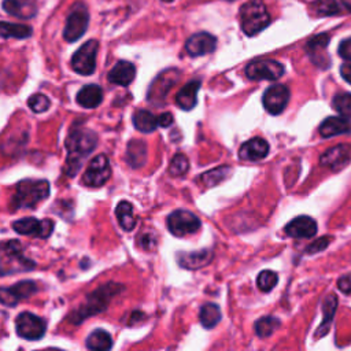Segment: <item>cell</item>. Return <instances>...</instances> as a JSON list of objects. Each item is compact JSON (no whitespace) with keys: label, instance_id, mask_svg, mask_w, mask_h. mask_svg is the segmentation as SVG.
<instances>
[{"label":"cell","instance_id":"cell-1","mask_svg":"<svg viewBox=\"0 0 351 351\" xmlns=\"http://www.w3.org/2000/svg\"><path fill=\"white\" fill-rule=\"evenodd\" d=\"M97 145V134L84 128L81 123H74L70 129L64 147L67 149V159L64 171L69 177H74V174L82 166L84 159L96 148Z\"/></svg>","mask_w":351,"mask_h":351},{"label":"cell","instance_id":"cell-2","mask_svg":"<svg viewBox=\"0 0 351 351\" xmlns=\"http://www.w3.org/2000/svg\"><path fill=\"white\" fill-rule=\"evenodd\" d=\"M122 291H123L122 284L107 282V284L100 285L99 288L92 291L89 295H86L85 300L74 311L70 313L69 321L71 324L78 325L82 321H85L86 318L104 311L107 308L108 303L111 302V299Z\"/></svg>","mask_w":351,"mask_h":351},{"label":"cell","instance_id":"cell-3","mask_svg":"<svg viewBox=\"0 0 351 351\" xmlns=\"http://www.w3.org/2000/svg\"><path fill=\"white\" fill-rule=\"evenodd\" d=\"M48 195H49V182L47 180L26 178L16 184L10 206L12 210L34 208L38 203L47 199Z\"/></svg>","mask_w":351,"mask_h":351},{"label":"cell","instance_id":"cell-4","mask_svg":"<svg viewBox=\"0 0 351 351\" xmlns=\"http://www.w3.org/2000/svg\"><path fill=\"white\" fill-rule=\"evenodd\" d=\"M36 267V262L23 254V247L18 240L0 241V276L29 271Z\"/></svg>","mask_w":351,"mask_h":351},{"label":"cell","instance_id":"cell-5","mask_svg":"<svg viewBox=\"0 0 351 351\" xmlns=\"http://www.w3.org/2000/svg\"><path fill=\"white\" fill-rule=\"evenodd\" d=\"M240 23L247 36H255L270 23V15L261 0H250L240 7Z\"/></svg>","mask_w":351,"mask_h":351},{"label":"cell","instance_id":"cell-6","mask_svg":"<svg viewBox=\"0 0 351 351\" xmlns=\"http://www.w3.org/2000/svg\"><path fill=\"white\" fill-rule=\"evenodd\" d=\"M88 23H89V12L86 5L81 1L75 3L71 7L66 19V26L63 30L64 40L69 43H74L78 38H81L88 29Z\"/></svg>","mask_w":351,"mask_h":351},{"label":"cell","instance_id":"cell-7","mask_svg":"<svg viewBox=\"0 0 351 351\" xmlns=\"http://www.w3.org/2000/svg\"><path fill=\"white\" fill-rule=\"evenodd\" d=\"M99 49L97 40H89L82 44L71 56V67L81 75H90L96 70V55Z\"/></svg>","mask_w":351,"mask_h":351},{"label":"cell","instance_id":"cell-8","mask_svg":"<svg viewBox=\"0 0 351 351\" xmlns=\"http://www.w3.org/2000/svg\"><path fill=\"white\" fill-rule=\"evenodd\" d=\"M180 71L177 69H167L162 71L151 84L147 99L155 104V106H162L165 103V99L169 93V90L178 82L180 80Z\"/></svg>","mask_w":351,"mask_h":351},{"label":"cell","instance_id":"cell-9","mask_svg":"<svg viewBox=\"0 0 351 351\" xmlns=\"http://www.w3.org/2000/svg\"><path fill=\"white\" fill-rule=\"evenodd\" d=\"M111 177L110 160L104 154H99L88 163L86 170L82 174V184L86 186L97 188L104 185Z\"/></svg>","mask_w":351,"mask_h":351},{"label":"cell","instance_id":"cell-10","mask_svg":"<svg viewBox=\"0 0 351 351\" xmlns=\"http://www.w3.org/2000/svg\"><path fill=\"white\" fill-rule=\"evenodd\" d=\"M15 329L19 337L25 340L36 341L44 336L47 324L41 317L29 311H23L18 314L15 319Z\"/></svg>","mask_w":351,"mask_h":351},{"label":"cell","instance_id":"cell-11","mask_svg":"<svg viewBox=\"0 0 351 351\" xmlns=\"http://www.w3.org/2000/svg\"><path fill=\"white\" fill-rule=\"evenodd\" d=\"M200 219L186 210H176L167 217V229L171 234L182 237L200 229Z\"/></svg>","mask_w":351,"mask_h":351},{"label":"cell","instance_id":"cell-12","mask_svg":"<svg viewBox=\"0 0 351 351\" xmlns=\"http://www.w3.org/2000/svg\"><path fill=\"white\" fill-rule=\"evenodd\" d=\"M53 226H55L53 221L48 218L40 221L33 217H26L12 222V229L16 233L25 234V236H34L38 239L49 237L53 230Z\"/></svg>","mask_w":351,"mask_h":351},{"label":"cell","instance_id":"cell-13","mask_svg":"<svg viewBox=\"0 0 351 351\" xmlns=\"http://www.w3.org/2000/svg\"><path fill=\"white\" fill-rule=\"evenodd\" d=\"M38 291L37 282L32 280H22L11 287H0V303L8 307L18 304Z\"/></svg>","mask_w":351,"mask_h":351},{"label":"cell","instance_id":"cell-14","mask_svg":"<svg viewBox=\"0 0 351 351\" xmlns=\"http://www.w3.org/2000/svg\"><path fill=\"white\" fill-rule=\"evenodd\" d=\"M245 74L250 80H277L284 74V66L273 59H259L251 62L245 67Z\"/></svg>","mask_w":351,"mask_h":351},{"label":"cell","instance_id":"cell-15","mask_svg":"<svg viewBox=\"0 0 351 351\" xmlns=\"http://www.w3.org/2000/svg\"><path fill=\"white\" fill-rule=\"evenodd\" d=\"M289 100V90L285 85H273L262 96V103L269 114L277 115L282 112Z\"/></svg>","mask_w":351,"mask_h":351},{"label":"cell","instance_id":"cell-16","mask_svg":"<svg viewBox=\"0 0 351 351\" xmlns=\"http://www.w3.org/2000/svg\"><path fill=\"white\" fill-rule=\"evenodd\" d=\"M329 44V34L328 33H321L314 36L311 40H308L306 45V51L310 56V59L318 66V67H328L330 60L326 52Z\"/></svg>","mask_w":351,"mask_h":351},{"label":"cell","instance_id":"cell-17","mask_svg":"<svg viewBox=\"0 0 351 351\" xmlns=\"http://www.w3.org/2000/svg\"><path fill=\"white\" fill-rule=\"evenodd\" d=\"M350 159H351V148L348 145L340 144L326 149L321 155L319 162L322 166L330 167L332 170H340L344 166H347Z\"/></svg>","mask_w":351,"mask_h":351},{"label":"cell","instance_id":"cell-18","mask_svg":"<svg viewBox=\"0 0 351 351\" xmlns=\"http://www.w3.org/2000/svg\"><path fill=\"white\" fill-rule=\"evenodd\" d=\"M217 38L210 33L200 32L191 36L185 44V49L191 56H200L210 53L215 49Z\"/></svg>","mask_w":351,"mask_h":351},{"label":"cell","instance_id":"cell-19","mask_svg":"<svg viewBox=\"0 0 351 351\" xmlns=\"http://www.w3.org/2000/svg\"><path fill=\"white\" fill-rule=\"evenodd\" d=\"M285 233L295 239H310L317 232V222L307 215L296 217L285 225Z\"/></svg>","mask_w":351,"mask_h":351},{"label":"cell","instance_id":"cell-20","mask_svg":"<svg viewBox=\"0 0 351 351\" xmlns=\"http://www.w3.org/2000/svg\"><path fill=\"white\" fill-rule=\"evenodd\" d=\"M269 154V144L265 138L254 137L244 143L239 149V156L243 160H261Z\"/></svg>","mask_w":351,"mask_h":351},{"label":"cell","instance_id":"cell-21","mask_svg":"<svg viewBox=\"0 0 351 351\" xmlns=\"http://www.w3.org/2000/svg\"><path fill=\"white\" fill-rule=\"evenodd\" d=\"M213 251L211 250H199L193 252H178L177 254V262L180 266L185 269H199L210 263L213 259Z\"/></svg>","mask_w":351,"mask_h":351},{"label":"cell","instance_id":"cell-22","mask_svg":"<svg viewBox=\"0 0 351 351\" xmlns=\"http://www.w3.org/2000/svg\"><path fill=\"white\" fill-rule=\"evenodd\" d=\"M136 75V67L133 63L126 60H119L108 73V81L115 85L128 86Z\"/></svg>","mask_w":351,"mask_h":351},{"label":"cell","instance_id":"cell-23","mask_svg":"<svg viewBox=\"0 0 351 351\" xmlns=\"http://www.w3.org/2000/svg\"><path fill=\"white\" fill-rule=\"evenodd\" d=\"M3 10L16 18L30 19L37 14V5L33 0H3Z\"/></svg>","mask_w":351,"mask_h":351},{"label":"cell","instance_id":"cell-24","mask_svg":"<svg viewBox=\"0 0 351 351\" xmlns=\"http://www.w3.org/2000/svg\"><path fill=\"white\" fill-rule=\"evenodd\" d=\"M200 88V81L195 80V81H189L186 82L176 95V103L180 108L189 111L196 106L197 101V92Z\"/></svg>","mask_w":351,"mask_h":351},{"label":"cell","instance_id":"cell-25","mask_svg":"<svg viewBox=\"0 0 351 351\" xmlns=\"http://www.w3.org/2000/svg\"><path fill=\"white\" fill-rule=\"evenodd\" d=\"M319 134L322 137H333L343 133L351 132V122L347 121V118L341 117H328L324 119V122L319 125Z\"/></svg>","mask_w":351,"mask_h":351},{"label":"cell","instance_id":"cell-26","mask_svg":"<svg viewBox=\"0 0 351 351\" xmlns=\"http://www.w3.org/2000/svg\"><path fill=\"white\" fill-rule=\"evenodd\" d=\"M103 100V89L96 84L85 85L77 93V103L84 108H96Z\"/></svg>","mask_w":351,"mask_h":351},{"label":"cell","instance_id":"cell-27","mask_svg":"<svg viewBox=\"0 0 351 351\" xmlns=\"http://www.w3.org/2000/svg\"><path fill=\"white\" fill-rule=\"evenodd\" d=\"M126 162L130 167L137 169L147 162V145L141 140H132L126 148Z\"/></svg>","mask_w":351,"mask_h":351},{"label":"cell","instance_id":"cell-28","mask_svg":"<svg viewBox=\"0 0 351 351\" xmlns=\"http://www.w3.org/2000/svg\"><path fill=\"white\" fill-rule=\"evenodd\" d=\"M115 215L117 219L121 225V228L126 232H130L134 229L136 226V217H134V210H133V204L129 203L128 200H122L117 204L115 208Z\"/></svg>","mask_w":351,"mask_h":351},{"label":"cell","instance_id":"cell-29","mask_svg":"<svg viewBox=\"0 0 351 351\" xmlns=\"http://www.w3.org/2000/svg\"><path fill=\"white\" fill-rule=\"evenodd\" d=\"M133 125L143 133H151L158 126V117H155L151 111L141 108L133 114Z\"/></svg>","mask_w":351,"mask_h":351},{"label":"cell","instance_id":"cell-30","mask_svg":"<svg viewBox=\"0 0 351 351\" xmlns=\"http://www.w3.org/2000/svg\"><path fill=\"white\" fill-rule=\"evenodd\" d=\"M336 307H337V298L336 295H328L326 299L324 300V304H322V311H324V321L322 324L318 326V330L315 333V337H321L324 335L328 333L329 330V326H330V322H332V318L336 313Z\"/></svg>","mask_w":351,"mask_h":351},{"label":"cell","instance_id":"cell-31","mask_svg":"<svg viewBox=\"0 0 351 351\" xmlns=\"http://www.w3.org/2000/svg\"><path fill=\"white\" fill-rule=\"evenodd\" d=\"M86 347L93 351H107L112 347V337L108 332L96 329L86 337Z\"/></svg>","mask_w":351,"mask_h":351},{"label":"cell","instance_id":"cell-32","mask_svg":"<svg viewBox=\"0 0 351 351\" xmlns=\"http://www.w3.org/2000/svg\"><path fill=\"white\" fill-rule=\"evenodd\" d=\"M33 33L30 26L21 23L0 22V38H27Z\"/></svg>","mask_w":351,"mask_h":351},{"label":"cell","instance_id":"cell-33","mask_svg":"<svg viewBox=\"0 0 351 351\" xmlns=\"http://www.w3.org/2000/svg\"><path fill=\"white\" fill-rule=\"evenodd\" d=\"M199 318L206 329H211L221 321V310L214 303H206L200 308Z\"/></svg>","mask_w":351,"mask_h":351},{"label":"cell","instance_id":"cell-34","mask_svg":"<svg viewBox=\"0 0 351 351\" xmlns=\"http://www.w3.org/2000/svg\"><path fill=\"white\" fill-rule=\"evenodd\" d=\"M230 173H232V167H229V166H219V167H217L214 170H210L207 173L200 174L199 181L204 186H215L219 182H222Z\"/></svg>","mask_w":351,"mask_h":351},{"label":"cell","instance_id":"cell-35","mask_svg":"<svg viewBox=\"0 0 351 351\" xmlns=\"http://www.w3.org/2000/svg\"><path fill=\"white\" fill-rule=\"evenodd\" d=\"M311 10L315 15L319 16H329L340 12V5L336 3V0H315L311 4Z\"/></svg>","mask_w":351,"mask_h":351},{"label":"cell","instance_id":"cell-36","mask_svg":"<svg viewBox=\"0 0 351 351\" xmlns=\"http://www.w3.org/2000/svg\"><path fill=\"white\" fill-rule=\"evenodd\" d=\"M280 326V321L276 317H262L255 324V332L259 337L270 336Z\"/></svg>","mask_w":351,"mask_h":351},{"label":"cell","instance_id":"cell-37","mask_svg":"<svg viewBox=\"0 0 351 351\" xmlns=\"http://www.w3.org/2000/svg\"><path fill=\"white\" fill-rule=\"evenodd\" d=\"M189 169V162L188 158L184 154H176L171 160H170V166H169V173L173 177H180L184 176Z\"/></svg>","mask_w":351,"mask_h":351},{"label":"cell","instance_id":"cell-38","mask_svg":"<svg viewBox=\"0 0 351 351\" xmlns=\"http://www.w3.org/2000/svg\"><path fill=\"white\" fill-rule=\"evenodd\" d=\"M277 281H278V276L273 270H262L256 278V284H258L259 289L263 292L271 291L276 287Z\"/></svg>","mask_w":351,"mask_h":351},{"label":"cell","instance_id":"cell-39","mask_svg":"<svg viewBox=\"0 0 351 351\" xmlns=\"http://www.w3.org/2000/svg\"><path fill=\"white\" fill-rule=\"evenodd\" d=\"M333 107L346 118H351V93H339L333 97Z\"/></svg>","mask_w":351,"mask_h":351},{"label":"cell","instance_id":"cell-40","mask_svg":"<svg viewBox=\"0 0 351 351\" xmlns=\"http://www.w3.org/2000/svg\"><path fill=\"white\" fill-rule=\"evenodd\" d=\"M27 106L33 112L40 114V112L47 111L51 107V100L43 93H34L29 97Z\"/></svg>","mask_w":351,"mask_h":351},{"label":"cell","instance_id":"cell-41","mask_svg":"<svg viewBox=\"0 0 351 351\" xmlns=\"http://www.w3.org/2000/svg\"><path fill=\"white\" fill-rule=\"evenodd\" d=\"M330 243V237H321L318 240H315L313 244H310L307 248H306V252L307 254H315V252H319L322 251L324 248H326Z\"/></svg>","mask_w":351,"mask_h":351},{"label":"cell","instance_id":"cell-42","mask_svg":"<svg viewBox=\"0 0 351 351\" xmlns=\"http://www.w3.org/2000/svg\"><path fill=\"white\" fill-rule=\"evenodd\" d=\"M337 52H339L340 58H343V59L351 62V37H350V38H346V40H343V41L340 43Z\"/></svg>","mask_w":351,"mask_h":351},{"label":"cell","instance_id":"cell-43","mask_svg":"<svg viewBox=\"0 0 351 351\" xmlns=\"http://www.w3.org/2000/svg\"><path fill=\"white\" fill-rule=\"evenodd\" d=\"M173 123V115L170 112H163L158 117V125L162 128H167Z\"/></svg>","mask_w":351,"mask_h":351},{"label":"cell","instance_id":"cell-44","mask_svg":"<svg viewBox=\"0 0 351 351\" xmlns=\"http://www.w3.org/2000/svg\"><path fill=\"white\" fill-rule=\"evenodd\" d=\"M339 288L340 291H343L344 293H350L351 292V278L350 277H343L339 280Z\"/></svg>","mask_w":351,"mask_h":351},{"label":"cell","instance_id":"cell-45","mask_svg":"<svg viewBox=\"0 0 351 351\" xmlns=\"http://www.w3.org/2000/svg\"><path fill=\"white\" fill-rule=\"evenodd\" d=\"M340 74H341V77H343L348 84H351V64H350V63L341 64V67H340Z\"/></svg>","mask_w":351,"mask_h":351},{"label":"cell","instance_id":"cell-46","mask_svg":"<svg viewBox=\"0 0 351 351\" xmlns=\"http://www.w3.org/2000/svg\"><path fill=\"white\" fill-rule=\"evenodd\" d=\"M341 3L348 11H351V0H341Z\"/></svg>","mask_w":351,"mask_h":351},{"label":"cell","instance_id":"cell-47","mask_svg":"<svg viewBox=\"0 0 351 351\" xmlns=\"http://www.w3.org/2000/svg\"><path fill=\"white\" fill-rule=\"evenodd\" d=\"M163 1H173V0H163Z\"/></svg>","mask_w":351,"mask_h":351}]
</instances>
